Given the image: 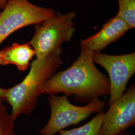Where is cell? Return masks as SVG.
<instances>
[{"instance_id":"obj_1","label":"cell","mask_w":135,"mask_h":135,"mask_svg":"<svg viewBox=\"0 0 135 135\" xmlns=\"http://www.w3.org/2000/svg\"><path fill=\"white\" fill-rule=\"evenodd\" d=\"M81 48L76 61L50 78L41 88L40 95L63 93L73 97L76 102L86 104L100 97L110 95L109 78L96 67L94 52L84 47Z\"/></svg>"},{"instance_id":"obj_2","label":"cell","mask_w":135,"mask_h":135,"mask_svg":"<svg viewBox=\"0 0 135 135\" xmlns=\"http://www.w3.org/2000/svg\"><path fill=\"white\" fill-rule=\"evenodd\" d=\"M61 54L52 53L42 59H36L24 80L8 89L5 99L11 107L10 115L14 121L21 115L29 116L33 113L41 88L63 64Z\"/></svg>"},{"instance_id":"obj_3","label":"cell","mask_w":135,"mask_h":135,"mask_svg":"<svg viewBox=\"0 0 135 135\" xmlns=\"http://www.w3.org/2000/svg\"><path fill=\"white\" fill-rule=\"evenodd\" d=\"M77 13L56 12L51 18L36 25L30 43L35 51L36 59H42L52 53H62V46L70 42L75 31L74 20Z\"/></svg>"},{"instance_id":"obj_4","label":"cell","mask_w":135,"mask_h":135,"mask_svg":"<svg viewBox=\"0 0 135 135\" xmlns=\"http://www.w3.org/2000/svg\"><path fill=\"white\" fill-rule=\"evenodd\" d=\"M51 115L47 124L41 129V135H55L70 126L85 121L92 114L101 111L106 106V102L97 99L85 106L73 105L67 95L51 94L48 96Z\"/></svg>"},{"instance_id":"obj_5","label":"cell","mask_w":135,"mask_h":135,"mask_svg":"<svg viewBox=\"0 0 135 135\" xmlns=\"http://www.w3.org/2000/svg\"><path fill=\"white\" fill-rule=\"evenodd\" d=\"M0 14V45L16 31L38 25L56 13L53 9L34 5L29 0H8Z\"/></svg>"},{"instance_id":"obj_6","label":"cell","mask_w":135,"mask_h":135,"mask_svg":"<svg viewBox=\"0 0 135 135\" xmlns=\"http://www.w3.org/2000/svg\"><path fill=\"white\" fill-rule=\"evenodd\" d=\"M94 63L104 68L109 75L110 85L109 106L121 96L135 73V53L111 55L94 52Z\"/></svg>"},{"instance_id":"obj_7","label":"cell","mask_w":135,"mask_h":135,"mask_svg":"<svg viewBox=\"0 0 135 135\" xmlns=\"http://www.w3.org/2000/svg\"><path fill=\"white\" fill-rule=\"evenodd\" d=\"M99 135H118L135 124V87L132 85L109 106Z\"/></svg>"},{"instance_id":"obj_8","label":"cell","mask_w":135,"mask_h":135,"mask_svg":"<svg viewBox=\"0 0 135 135\" xmlns=\"http://www.w3.org/2000/svg\"><path fill=\"white\" fill-rule=\"evenodd\" d=\"M130 29L123 20L116 15L108 20L99 32L82 40L81 47H86L93 52H101L109 44L120 39Z\"/></svg>"},{"instance_id":"obj_9","label":"cell","mask_w":135,"mask_h":135,"mask_svg":"<svg viewBox=\"0 0 135 135\" xmlns=\"http://www.w3.org/2000/svg\"><path fill=\"white\" fill-rule=\"evenodd\" d=\"M35 55L30 42L23 44L14 43L0 51V65H13L20 71H25Z\"/></svg>"},{"instance_id":"obj_10","label":"cell","mask_w":135,"mask_h":135,"mask_svg":"<svg viewBox=\"0 0 135 135\" xmlns=\"http://www.w3.org/2000/svg\"><path fill=\"white\" fill-rule=\"evenodd\" d=\"M104 114L100 111L86 124L69 130L60 131L59 133L60 135H99Z\"/></svg>"},{"instance_id":"obj_11","label":"cell","mask_w":135,"mask_h":135,"mask_svg":"<svg viewBox=\"0 0 135 135\" xmlns=\"http://www.w3.org/2000/svg\"><path fill=\"white\" fill-rule=\"evenodd\" d=\"M119 6L117 16L131 29L135 27V0H118Z\"/></svg>"},{"instance_id":"obj_12","label":"cell","mask_w":135,"mask_h":135,"mask_svg":"<svg viewBox=\"0 0 135 135\" xmlns=\"http://www.w3.org/2000/svg\"><path fill=\"white\" fill-rule=\"evenodd\" d=\"M3 101L0 102V135H16L14 121L8 113Z\"/></svg>"},{"instance_id":"obj_13","label":"cell","mask_w":135,"mask_h":135,"mask_svg":"<svg viewBox=\"0 0 135 135\" xmlns=\"http://www.w3.org/2000/svg\"><path fill=\"white\" fill-rule=\"evenodd\" d=\"M7 91L8 89H5L0 87V102L3 101L5 99Z\"/></svg>"},{"instance_id":"obj_14","label":"cell","mask_w":135,"mask_h":135,"mask_svg":"<svg viewBox=\"0 0 135 135\" xmlns=\"http://www.w3.org/2000/svg\"><path fill=\"white\" fill-rule=\"evenodd\" d=\"M8 0H0V9L3 8Z\"/></svg>"},{"instance_id":"obj_15","label":"cell","mask_w":135,"mask_h":135,"mask_svg":"<svg viewBox=\"0 0 135 135\" xmlns=\"http://www.w3.org/2000/svg\"><path fill=\"white\" fill-rule=\"evenodd\" d=\"M118 135H128V134L127 133H126L125 131V132H122V133H121L120 134H119Z\"/></svg>"}]
</instances>
